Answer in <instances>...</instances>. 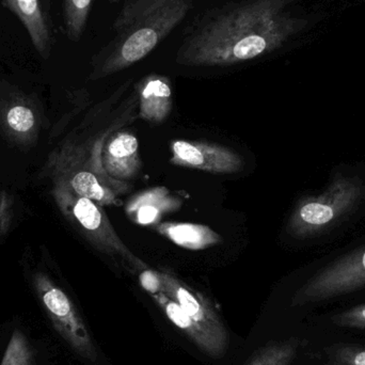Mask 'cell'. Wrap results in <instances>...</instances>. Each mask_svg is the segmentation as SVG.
Segmentation results:
<instances>
[{"label": "cell", "instance_id": "6da1fadb", "mask_svg": "<svg viewBox=\"0 0 365 365\" xmlns=\"http://www.w3.org/2000/svg\"><path fill=\"white\" fill-rule=\"evenodd\" d=\"M294 0H240L206 13L182 41L177 62L230 66L269 55L306 26L287 6Z\"/></svg>", "mask_w": 365, "mask_h": 365}, {"label": "cell", "instance_id": "7a4b0ae2", "mask_svg": "<svg viewBox=\"0 0 365 365\" xmlns=\"http://www.w3.org/2000/svg\"><path fill=\"white\" fill-rule=\"evenodd\" d=\"M197 0H128L113 38L93 60L91 79L109 76L149 56L184 21Z\"/></svg>", "mask_w": 365, "mask_h": 365}, {"label": "cell", "instance_id": "3957f363", "mask_svg": "<svg viewBox=\"0 0 365 365\" xmlns=\"http://www.w3.org/2000/svg\"><path fill=\"white\" fill-rule=\"evenodd\" d=\"M101 149H87L75 143H64L49 155L45 175L53 186L61 187L75 195L88 197L101 206L117 205L119 199L102 175ZM105 171V170H104Z\"/></svg>", "mask_w": 365, "mask_h": 365}, {"label": "cell", "instance_id": "277c9868", "mask_svg": "<svg viewBox=\"0 0 365 365\" xmlns=\"http://www.w3.org/2000/svg\"><path fill=\"white\" fill-rule=\"evenodd\" d=\"M38 306L55 334L83 362L96 365L98 351L74 300L53 277L36 270L30 277Z\"/></svg>", "mask_w": 365, "mask_h": 365}, {"label": "cell", "instance_id": "5b68a950", "mask_svg": "<svg viewBox=\"0 0 365 365\" xmlns=\"http://www.w3.org/2000/svg\"><path fill=\"white\" fill-rule=\"evenodd\" d=\"M51 195L58 210L96 250L120 259L135 272L149 268L122 242L102 206L61 187L53 186Z\"/></svg>", "mask_w": 365, "mask_h": 365}, {"label": "cell", "instance_id": "8992f818", "mask_svg": "<svg viewBox=\"0 0 365 365\" xmlns=\"http://www.w3.org/2000/svg\"><path fill=\"white\" fill-rule=\"evenodd\" d=\"M360 195L359 185L339 178L325 192L309 197L297 206L289 221V230L298 237L315 233L349 210Z\"/></svg>", "mask_w": 365, "mask_h": 365}, {"label": "cell", "instance_id": "52a82bcc", "mask_svg": "<svg viewBox=\"0 0 365 365\" xmlns=\"http://www.w3.org/2000/svg\"><path fill=\"white\" fill-rule=\"evenodd\" d=\"M365 285V248L339 259L313 277L296 293L293 306L351 293Z\"/></svg>", "mask_w": 365, "mask_h": 365}, {"label": "cell", "instance_id": "ba28073f", "mask_svg": "<svg viewBox=\"0 0 365 365\" xmlns=\"http://www.w3.org/2000/svg\"><path fill=\"white\" fill-rule=\"evenodd\" d=\"M41 113L31 96L0 81V130L21 147L38 140Z\"/></svg>", "mask_w": 365, "mask_h": 365}, {"label": "cell", "instance_id": "9c48e42d", "mask_svg": "<svg viewBox=\"0 0 365 365\" xmlns=\"http://www.w3.org/2000/svg\"><path fill=\"white\" fill-rule=\"evenodd\" d=\"M171 164L212 175H234L244 168V160L231 148L206 141L171 143Z\"/></svg>", "mask_w": 365, "mask_h": 365}, {"label": "cell", "instance_id": "30bf717a", "mask_svg": "<svg viewBox=\"0 0 365 365\" xmlns=\"http://www.w3.org/2000/svg\"><path fill=\"white\" fill-rule=\"evenodd\" d=\"M158 274L162 280L163 293L178 302L197 325L207 331L219 344L227 349L229 339L227 330L210 302L173 274L166 272H158Z\"/></svg>", "mask_w": 365, "mask_h": 365}, {"label": "cell", "instance_id": "8fae6325", "mask_svg": "<svg viewBox=\"0 0 365 365\" xmlns=\"http://www.w3.org/2000/svg\"><path fill=\"white\" fill-rule=\"evenodd\" d=\"M0 365H51L45 339L38 336L23 319H13L0 330Z\"/></svg>", "mask_w": 365, "mask_h": 365}, {"label": "cell", "instance_id": "7c38bea8", "mask_svg": "<svg viewBox=\"0 0 365 365\" xmlns=\"http://www.w3.org/2000/svg\"><path fill=\"white\" fill-rule=\"evenodd\" d=\"M101 163L109 178L123 181L136 177L141 168L138 139L128 132L113 135L101 149Z\"/></svg>", "mask_w": 365, "mask_h": 365}, {"label": "cell", "instance_id": "4fadbf2b", "mask_svg": "<svg viewBox=\"0 0 365 365\" xmlns=\"http://www.w3.org/2000/svg\"><path fill=\"white\" fill-rule=\"evenodd\" d=\"M4 4L19 17L38 55L47 59L53 38L42 0H4Z\"/></svg>", "mask_w": 365, "mask_h": 365}, {"label": "cell", "instance_id": "5bb4252c", "mask_svg": "<svg viewBox=\"0 0 365 365\" xmlns=\"http://www.w3.org/2000/svg\"><path fill=\"white\" fill-rule=\"evenodd\" d=\"M140 115L154 124H162L173 110V86L168 77L153 74L139 83Z\"/></svg>", "mask_w": 365, "mask_h": 365}, {"label": "cell", "instance_id": "9a60e30c", "mask_svg": "<svg viewBox=\"0 0 365 365\" xmlns=\"http://www.w3.org/2000/svg\"><path fill=\"white\" fill-rule=\"evenodd\" d=\"M151 297L162 309L166 317L173 322V325L177 326L186 336H188L204 353L212 357H220L225 353L227 349L219 344L203 328L197 325L178 302L164 293L155 294V295H151Z\"/></svg>", "mask_w": 365, "mask_h": 365}, {"label": "cell", "instance_id": "2e32d148", "mask_svg": "<svg viewBox=\"0 0 365 365\" xmlns=\"http://www.w3.org/2000/svg\"><path fill=\"white\" fill-rule=\"evenodd\" d=\"M156 231L173 244L189 250H204L222 242L221 236L214 230L197 223H160L156 227Z\"/></svg>", "mask_w": 365, "mask_h": 365}, {"label": "cell", "instance_id": "e0dca14e", "mask_svg": "<svg viewBox=\"0 0 365 365\" xmlns=\"http://www.w3.org/2000/svg\"><path fill=\"white\" fill-rule=\"evenodd\" d=\"M93 0H63L66 34L77 42L83 36Z\"/></svg>", "mask_w": 365, "mask_h": 365}, {"label": "cell", "instance_id": "ac0fdd59", "mask_svg": "<svg viewBox=\"0 0 365 365\" xmlns=\"http://www.w3.org/2000/svg\"><path fill=\"white\" fill-rule=\"evenodd\" d=\"M297 341L277 343L259 351L248 365H289L297 354Z\"/></svg>", "mask_w": 365, "mask_h": 365}, {"label": "cell", "instance_id": "d6986e66", "mask_svg": "<svg viewBox=\"0 0 365 365\" xmlns=\"http://www.w3.org/2000/svg\"><path fill=\"white\" fill-rule=\"evenodd\" d=\"M332 321L342 327L361 328L365 329V304L355 307L334 317Z\"/></svg>", "mask_w": 365, "mask_h": 365}, {"label": "cell", "instance_id": "ffe728a7", "mask_svg": "<svg viewBox=\"0 0 365 365\" xmlns=\"http://www.w3.org/2000/svg\"><path fill=\"white\" fill-rule=\"evenodd\" d=\"M13 200L6 191L0 189V238L8 233L12 225Z\"/></svg>", "mask_w": 365, "mask_h": 365}, {"label": "cell", "instance_id": "44dd1931", "mask_svg": "<svg viewBox=\"0 0 365 365\" xmlns=\"http://www.w3.org/2000/svg\"><path fill=\"white\" fill-rule=\"evenodd\" d=\"M139 281H140L141 287H143L150 295L163 293L162 280H160L158 272L150 269V268L141 270L140 274H139Z\"/></svg>", "mask_w": 365, "mask_h": 365}, {"label": "cell", "instance_id": "7402d4cb", "mask_svg": "<svg viewBox=\"0 0 365 365\" xmlns=\"http://www.w3.org/2000/svg\"><path fill=\"white\" fill-rule=\"evenodd\" d=\"M336 365H365V349H344L336 356Z\"/></svg>", "mask_w": 365, "mask_h": 365}]
</instances>
